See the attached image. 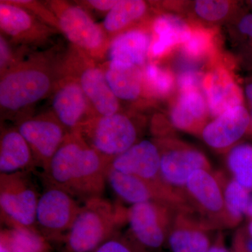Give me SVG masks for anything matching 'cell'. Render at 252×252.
Returning a JSON list of instances; mask_svg holds the SVG:
<instances>
[{
	"label": "cell",
	"instance_id": "1",
	"mask_svg": "<svg viewBox=\"0 0 252 252\" xmlns=\"http://www.w3.org/2000/svg\"><path fill=\"white\" fill-rule=\"evenodd\" d=\"M64 56L55 47L32 51L0 75L1 121L16 124L31 115L28 109L51 97L64 76Z\"/></svg>",
	"mask_w": 252,
	"mask_h": 252
},
{
	"label": "cell",
	"instance_id": "2",
	"mask_svg": "<svg viewBox=\"0 0 252 252\" xmlns=\"http://www.w3.org/2000/svg\"><path fill=\"white\" fill-rule=\"evenodd\" d=\"M110 160L90 147L80 134L69 132L41 178L81 203L102 197Z\"/></svg>",
	"mask_w": 252,
	"mask_h": 252
},
{
	"label": "cell",
	"instance_id": "3",
	"mask_svg": "<svg viewBox=\"0 0 252 252\" xmlns=\"http://www.w3.org/2000/svg\"><path fill=\"white\" fill-rule=\"evenodd\" d=\"M126 221V207L113 205L103 197L81 204L59 252H93L119 232Z\"/></svg>",
	"mask_w": 252,
	"mask_h": 252
},
{
	"label": "cell",
	"instance_id": "4",
	"mask_svg": "<svg viewBox=\"0 0 252 252\" xmlns=\"http://www.w3.org/2000/svg\"><path fill=\"white\" fill-rule=\"evenodd\" d=\"M145 118L135 110H122L112 115L95 117L77 132L86 143L112 161L142 140Z\"/></svg>",
	"mask_w": 252,
	"mask_h": 252
},
{
	"label": "cell",
	"instance_id": "5",
	"mask_svg": "<svg viewBox=\"0 0 252 252\" xmlns=\"http://www.w3.org/2000/svg\"><path fill=\"white\" fill-rule=\"evenodd\" d=\"M59 21V29L70 45L96 62L107 56L111 39L102 26L94 22L89 11L77 3L54 0L46 1Z\"/></svg>",
	"mask_w": 252,
	"mask_h": 252
},
{
	"label": "cell",
	"instance_id": "6",
	"mask_svg": "<svg viewBox=\"0 0 252 252\" xmlns=\"http://www.w3.org/2000/svg\"><path fill=\"white\" fill-rule=\"evenodd\" d=\"M177 208L159 201H149L126 208V236L142 252H161Z\"/></svg>",
	"mask_w": 252,
	"mask_h": 252
},
{
	"label": "cell",
	"instance_id": "7",
	"mask_svg": "<svg viewBox=\"0 0 252 252\" xmlns=\"http://www.w3.org/2000/svg\"><path fill=\"white\" fill-rule=\"evenodd\" d=\"M64 74L77 81L94 109L96 117L122 111V104L109 87L101 64L70 45L64 52Z\"/></svg>",
	"mask_w": 252,
	"mask_h": 252
},
{
	"label": "cell",
	"instance_id": "8",
	"mask_svg": "<svg viewBox=\"0 0 252 252\" xmlns=\"http://www.w3.org/2000/svg\"><path fill=\"white\" fill-rule=\"evenodd\" d=\"M31 172L0 174V213L8 228L35 230L38 193Z\"/></svg>",
	"mask_w": 252,
	"mask_h": 252
},
{
	"label": "cell",
	"instance_id": "9",
	"mask_svg": "<svg viewBox=\"0 0 252 252\" xmlns=\"http://www.w3.org/2000/svg\"><path fill=\"white\" fill-rule=\"evenodd\" d=\"M42 182L44 189L36 207V229L50 244L59 245L72 226L81 205L65 190L47 181L42 180Z\"/></svg>",
	"mask_w": 252,
	"mask_h": 252
},
{
	"label": "cell",
	"instance_id": "10",
	"mask_svg": "<svg viewBox=\"0 0 252 252\" xmlns=\"http://www.w3.org/2000/svg\"><path fill=\"white\" fill-rule=\"evenodd\" d=\"M236 64L233 58L223 53L207 65L203 91L212 119L245 105L243 88L235 73Z\"/></svg>",
	"mask_w": 252,
	"mask_h": 252
},
{
	"label": "cell",
	"instance_id": "11",
	"mask_svg": "<svg viewBox=\"0 0 252 252\" xmlns=\"http://www.w3.org/2000/svg\"><path fill=\"white\" fill-rule=\"evenodd\" d=\"M154 140L160 150L162 180L170 188L184 196L186 183L193 172L201 169H212L205 154L193 146L174 137Z\"/></svg>",
	"mask_w": 252,
	"mask_h": 252
},
{
	"label": "cell",
	"instance_id": "12",
	"mask_svg": "<svg viewBox=\"0 0 252 252\" xmlns=\"http://www.w3.org/2000/svg\"><path fill=\"white\" fill-rule=\"evenodd\" d=\"M0 30L11 44L28 51L48 45L59 32L11 0L0 1Z\"/></svg>",
	"mask_w": 252,
	"mask_h": 252
},
{
	"label": "cell",
	"instance_id": "13",
	"mask_svg": "<svg viewBox=\"0 0 252 252\" xmlns=\"http://www.w3.org/2000/svg\"><path fill=\"white\" fill-rule=\"evenodd\" d=\"M187 203L217 230L228 228L223 189L218 172L201 169L189 177L184 189Z\"/></svg>",
	"mask_w": 252,
	"mask_h": 252
},
{
	"label": "cell",
	"instance_id": "14",
	"mask_svg": "<svg viewBox=\"0 0 252 252\" xmlns=\"http://www.w3.org/2000/svg\"><path fill=\"white\" fill-rule=\"evenodd\" d=\"M15 126L27 141L36 165L42 169V172L47 170L69 133L51 112L29 116L15 124Z\"/></svg>",
	"mask_w": 252,
	"mask_h": 252
},
{
	"label": "cell",
	"instance_id": "15",
	"mask_svg": "<svg viewBox=\"0 0 252 252\" xmlns=\"http://www.w3.org/2000/svg\"><path fill=\"white\" fill-rule=\"evenodd\" d=\"M217 229L192 207L177 209L169 230L168 252H207Z\"/></svg>",
	"mask_w": 252,
	"mask_h": 252
},
{
	"label": "cell",
	"instance_id": "16",
	"mask_svg": "<svg viewBox=\"0 0 252 252\" xmlns=\"http://www.w3.org/2000/svg\"><path fill=\"white\" fill-rule=\"evenodd\" d=\"M109 166L123 173L142 179L172 196L186 200L182 194L165 185L160 172V150L155 140H141L128 150L114 158Z\"/></svg>",
	"mask_w": 252,
	"mask_h": 252
},
{
	"label": "cell",
	"instance_id": "17",
	"mask_svg": "<svg viewBox=\"0 0 252 252\" xmlns=\"http://www.w3.org/2000/svg\"><path fill=\"white\" fill-rule=\"evenodd\" d=\"M149 26L152 41L149 61L152 62H162L170 59L191 36V21L170 11H157Z\"/></svg>",
	"mask_w": 252,
	"mask_h": 252
},
{
	"label": "cell",
	"instance_id": "18",
	"mask_svg": "<svg viewBox=\"0 0 252 252\" xmlns=\"http://www.w3.org/2000/svg\"><path fill=\"white\" fill-rule=\"evenodd\" d=\"M51 112L69 132L96 117L80 85L65 74L51 94Z\"/></svg>",
	"mask_w": 252,
	"mask_h": 252
},
{
	"label": "cell",
	"instance_id": "19",
	"mask_svg": "<svg viewBox=\"0 0 252 252\" xmlns=\"http://www.w3.org/2000/svg\"><path fill=\"white\" fill-rule=\"evenodd\" d=\"M191 23V36L173 55L175 56V72L185 68L206 70L207 65L223 53L220 27Z\"/></svg>",
	"mask_w": 252,
	"mask_h": 252
},
{
	"label": "cell",
	"instance_id": "20",
	"mask_svg": "<svg viewBox=\"0 0 252 252\" xmlns=\"http://www.w3.org/2000/svg\"><path fill=\"white\" fill-rule=\"evenodd\" d=\"M250 117L245 105L238 106L212 119L200 132L203 142L220 153H226L249 133Z\"/></svg>",
	"mask_w": 252,
	"mask_h": 252
},
{
	"label": "cell",
	"instance_id": "21",
	"mask_svg": "<svg viewBox=\"0 0 252 252\" xmlns=\"http://www.w3.org/2000/svg\"><path fill=\"white\" fill-rule=\"evenodd\" d=\"M106 180L119 200L130 206L149 201L162 202L175 208L188 206L186 200L172 196L135 175L117 171L109 165Z\"/></svg>",
	"mask_w": 252,
	"mask_h": 252
},
{
	"label": "cell",
	"instance_id": "22",
	"mask_svg": "<svg viewBox=\"0 0 252 252\" xmlns=\"http://www.w3.org/2000/svg\"><path fill=\"white\" fill-rule=\"evenodd\" d=\"M210 117L203 92L177 93L170 100L168 122L174 129L200 135Z\"/></svg>",
	"mask_w": 252,
	"mask_h": 252
},
{
	"label": "cell",
	"instance_id": "23",
	"mask_svg": "<svg viewBox=\"0 0 252 252\" xmlns=\"http://www.w3.org/2000/svg\"><path fill=\"white\" fill-rule=\"evenodd\" d=\"M101 66L111 90L121 103L137 107L151 104L144 91L142 67L109 61Z\"/></svg>",
	"mask_w": 252,
	"mask_h": 252
},
{
	"label": "cell",
	"instance_id": "24",
	"mask_svg": "<svg viewBox=\"0 0 252 252\" xmlns=\"http://www.w3.org/2000/svg\"><path fill=\"white\" fill-rule=\"evenodd\" d=\"M149 23L132 28L113 38L107 52L108 61L143 67L149 61L152 41Z\"/></svg>",
	"mask_w": 252,
	"mask_h": 252
},
{
	"label": "cell",
	"instance_id": "25",
	"mask_svg": "<svg viewBox=\"0 0 252 252\" xmlns=\"http://www.w3.org/2000/svg\"><path fill=\"white\" fill-rule=\"evenodd\" d=\"M35 159L27 141L16 128L1 127L0 174L35 170Z\"/></svg>",
	"mask_w": 252,
	"mask_h": 252
},
{
	"label": "cell",
	"instance_id": "26",
	"mask_svg": "<svg viewBox=\"0 0 252 252\" xmlns=\"http://www.w3.org/2000/svg\"><path fill=\"white\" fill-rule=\"evenodd\" d=\"M152 3L142 0H119L101 26L112 41L124 32L150 22L156 14H152Z\"/></svg>",
	"mask_w": 252,
	"mask_h": 252
},
{
	"label": "cell",
	"instance_id": "27",
	"mask_svg": "<svg viewBox=\"0 0 252 252\" xmlns=\"http://www.w3.org/2000/svg\"><path fill=\"white\" fill-rule=\"evenodd\" d=\"M243 9L238 1L223 0H198L193 1H176L173 12L187 13V19L209 27H219L225 21L229 22Z\"/></svg>",
	"mask_w": 252,
	"mask_h": 252
},
{
	"label": "cell",
	"instance_id": "28",
	"mask_svg": "<svg viewBox=\"0 0 252 252\" xmlns=\"http://www.w3.org/2000/svg\"><path fill=\"white\" fill-rule=\"evenodd\" d=\"M142 72L146 97L151 104L170 100L177 94L176 74L171 66L148 61Z\"/></svg>",
	"mask_w": 252,
	"mask_h": 252
},
{
	"label": "cell",
	"instance_id": "29",
	"mask_svg": "<svg viewBox=\"0 0 252 252\" xmlns=\"http://www.w3.org/2000/svg\"><path fill=\"white\" fill-rule=\"evenodd\" d=\"M218 174L223 189L228 228H235L246 217L250 191L231 177H227L222 172Z\"/></svg>",
	"mask_w": 252,
	"mask_h": 252
},
{
	"label": "cell",
	"instance_id": "30",
	"mask_svg": "<svg viewBox=\"0 0 252 252\" xmlns=\"http://www.w3.org/2000/svg\"><path fill=\"white\" fill-rule=\"evenodd\" d=\"M225 154V165L230 177L252 191V144L239 142Z\"/></svg>",
	"mask_w": 252,
	"mask_h": 252
},
{
	"label": "cell",
	"instance_id": "31",
	"mask_svg": "<svg viewBox=\"0 0 252 252\" xmlns=\"http://www.w3.org/2000/svg\"><path fill=\"white\" fill-rule=\"evenodd\" d=\"M230 23L239 60L244 67L252 70V11L242 9Z\"/></svg>",
	"mask_w": 252,
	"mask_h": 252
},
{
	"label": "cell",
	"instance_id": "32",
	"mask_svg": "<svg viewBox=\"0 0 252 252\" xmlns=\"http://www.w3.org/2000/svg\"><path fill=\"white\" fill-rule=\"evenodd\" d=\"M1 232L7 239L12 252H46L51 250V244L37 230L8 228Z\"/></svg>",
	"mask_w": 252,
	"mask_h": 252
},
{
	"label": "cell",
	"instance_id": "33",
	"mask_svg": "<svg viewBox=\"0 0 252 252\" xmlns=\"http://www.w3.org/2000/svg\"><path fill=\"white\" fill-rule=\"evenodd\" d=\"M206 70L198 68H185L176 71L177 93L203 91V81Z\"/></svg>",
	"mask_w": 252,
	"mask_h": 252
},
{
	"label": "cell",
	"instance_id": "34",
	"mask_svg": "<svg viewBox=\"0 0 252 252\" xmlns=\"http://www.w3.org/2000/svg\"><path fill=\"white\" fill-rule=\"evenodd\" d=\"M11 1L28 10L47 26L59 32V21L57 18L51 10L46 6L45 3L32 1V0H11Z\"/></svg>",
	"mask_w": 252,
	"mask_h": 252
},
{
	"label": "cell",
	"instance_id": "35",
	"mask_svg": "<svg viewBox=\"0 0 252 252\" xmlns=\"http://www.w3.org/2000/svg\"><path fill=\"white\" fill-rule=\"evenodd\" d=\"M15 46L2 34L0 35V75L19 62L29 51L24 49L15 50Z\"/></svg>",
	"mask_w": 252,
	"mask_h": 252
},
{
	"label": "cell",
	"instance_id": "36",
	"mask_svg": "<svg viewBox=\"0 0 252 252\" xmlns=\"http://www.w3.org/2000/svg\"><path fill=\"white\" fill-rule=\"evenodd\" d=\"M93 252H142L120 231Z\"/></svg>",
	"mask_w": 252,
	"mask_h": 252
},
{
	"label": "cell",
	"instance_id": "37",
	"mask_svg": "<svg viewBox=\"0 0 252 252\" xmlns=\"http://www.w3.org/2000/svg\"><path fill=\"white\" fill-rule=\"evenodd\" d=\"M118 0H86L76 1L86 11H94L98 14L107 15L117 4Z\"/></svg>",
	"mask_w": 252,
	"mask_h": 252
},
{
	"label": "cell",
	"instance_id": "38",
	"mask_svg": "<svg viewBox=\"0 0 252 252\" xmlns=\"http://www.w3.org/2000/svg\"><path fill=\"white\" fill-rule=\"evenodd\" d=\"M243 92L245 96V105L250 117V135H252V74L245 78L243 82Z\"/></svg>",
	"mask_w": 252,
	"mask_h": 252
},
{
	"label": "cell",
	"instance_id": "39",
	"mask_svg": "<svg viewBox=\"0 0 252 252\" xmlns=\"http://www.w3.org/2000/svg\"><path fill=\"white\" fill-rule=\"evenodd\" d=\"M207 252H231L225 243L224 235L220 230L217 231L212 246Z\"/></svg>",
	"mask_w": 252,
	"mask_h": 252
},
{
	"label": "cell",
	"instance_id": "40",
	"mask_svg": "<svg viewBox=\"0 0 252 252\" xmlns=\"http://www.w3.org/2000/svg\"><path fill=\"white\" fill-rule=\"evenodd\" d=\"M0 252H12L7 239L2 233H0Z\"/></svg>",
	"mask_w": 252,
	"mask_h": 252
},
{
	"label": "cell",
	"instance_id": "41",
	"mask_svg": "<svg viewBox=\"0 0 252 252\" xmlns=\"http://www.w3.org/2000/svg\"><path fill=\"white\" fill-rule=\"evenodd\" d=\"M242 228H243L249 235L252 237V220H248V223H247L245 225H244L243 227H242Z\"/></svg>",
	"mask_w": 252,
	"mask_h": 252
},
{
	"label": "cell",
	"instance_id": "42",
	"mask_svg": "<svg viewBox=\"0 0 252 252\" xmlns=\"http://www.w3.org/2000/svg\"><path fill=\"white\" fill-rule=\"evenodd\" d=\"M247 4L248 5L249 7L251 8V9L252 10V0L251 1H246Z\"/></svg>",
	"mask_w": 252,
	"mask_h": 252
},
{
	"label": "cell",
	"instance_id": "43",
	"mask_svg": "<svg viewBox=\"0 0 252 252\" xmlns=\"http://www.w3.org/2000/svg\"><path fill=\"white\" fill-rule=\"evenodd\" d=\"M51 252L49 251V252Z\"/></svg>",
	"mask_w": 252,
	"mask_h": 252
},
{
	"label": "cell",
	"instance_id": "44",
	"mask_svg": "<svg viewBox=\"0 0 252 252\" xmlns=\"http://www.w3.org/2000/svg\"><path fill=\"white\" fill-rule=\"evenodd\" d=\"M231 252H233L231 251Z\"/></svg>",
	"mask_w": 252,
	"mask_h": 252
}]
</instances>
